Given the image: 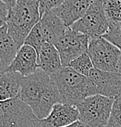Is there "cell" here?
<instances>
[{"mask_svg": "<svg viewBox=\"0 0 121 127\" xmlns=\"http://www.w3.org/2000/svg\"><path fill=\"white\" fill-rule=\"evenodd\" d=\"M57 86L63 104L77 106L83 100L96 95L94 83L70 67H62L50 76Z\"/></svg>", "mask_w": 121, "mask_h": 127, "instance_id": "obj_1", "label": "cell"}, {"mask_svg": "<svg viewBox=\"0 0 121 127\" xmlns=\"http://www.w3.org/2000/svg\"><path fill=\"white\" fill-rule=\"evenodd\" d=\"M40 20L38 0H18L9 10L6 20L8 33L18 49L23 46L26 37Z\"/></svg>", "mask_w": 121, "mask_h": 127, "instance_id": "obj_2", "label": "cell"}, {"mask_svg": "<svg viewBox=\"0 0 121 127\" xmlns=\"http://www.w3.org/2000/svg\"><path fill=\"white\" fill-rule=\"evenodd\" d=\"M114 98L94 95L83 100L77 108L78 120L87 127H105L107 126Z\"/></svg>", "mask_w": 121, "mask_h": 127, "instance_id": "obj_3", "label": "cell"}, {"mask_svg": "<svg viewBox=\"0 0 121 127\" xmlns=\"http://www.w3.org/2000/svg\"><path fill=\"white\" fill-rule=\"evenodd\" d=\"M0 127H41L29 105L18 97L0 101Z\"/></svg>", "mask_w": 121, "mask_h": 127, "instance_id": "obj_4", "label": "cell"}, {"mask_svg": "<svg viewBox=\"0 0 121 127\" xmlns=\"http://www.w3.org/2000/svg\"><path fill=\"white\" fill-rule=\"evenodd\" d=\"M87 53L94 68L103 71L117 72L121 50L103 37L89 39Z\"/></svg>", "mask_w": 121, "mask_h": 127, "instance_id": "obj_5", "label": "cell"}, {"mask_svg": "<svg viewBox=\"0 0 121 127\" xmlns=\"http://www.w3.org/2000/svg\"><path fill=\"white\" fill-rule=\"evenodd\" d=\"M69 28L89 39L103 36L108 30L109 22L104 12L102 0H94L84 16Z\"/></svg>", "mask_w": 121, "mask_h": 127, "instance_id": "obj_6", "label": "cell"}, {"mask_svg": "<svg viewBox=\"0 0 121 127\" xmlns=\"http://www.w3.org/2000/svg\"><path fill=\"white\" fill-rule=\"evenodd\" d=\"M89 42V38L87 35L67 28L64 36L54 46L60 56L62 66H69L72 60L87 53Z\"/></svg>", "mask_w": 121, "mask_h": 127, "instance_id": "obj_7", "label": "cell"}, {"mask_svg": "<svg viewBox=\"0 0 121 127\" xmlns=\"http://www.w3.org/2000/svg\"><path fill=\"white\" fill-rule=\"evenodd\" d=\"M50 82V76L39 68L33 74L22 77L17 97L33 110Z\"/></svg>", "mask_w": 121, "mask_h": 127, "instance_id": "obj_8", "label": "cell"}, {"mask_svg": "<svg viewBox=\"0 0 121 127\" xmlns=\"http://www.w3.org/2000/svg\"><path fill=\"white\" fill-rule=\"evenodd\" d=\"M89 78L94 83L96 95L115 98L120 94L121 76L118 72H108L93 68Z\"/></svg>", "mask_w": 121, "mask_h": 127, "instance_id": "obj_9", "label": "cell"}, {"mask_svg": "<svg viewBox=\"0 0 121 127\" xmlns=\"http://www.w3.org/2000/svg\"><path fill=\"white\" fill-rule=\"evenodd\" d=\"M39 69L38 55L33 47L23 45L16 53L6 71L16 72L22 76H30Z\"/></svg>", "mask_w": 121, "mask_h": 127, "instance_id": "obj_10", "label": "cell"}, {"mask_svg": "<svg viewBox=\"0 0 121 127\" xmlns=\"http://www.w3.org/2000/svg\"><path fill=\"white\" fill-rule=\"evenodd\" d=\"M79 113L77 106L57 103L53 106L50 114L40 119L41 127H64L78 120Z\"/></svg>", "mask_w": 121, "mask_h": 127, "instance_id": "obj_11", "label": "cell"}, {"mask_svg": "<svg viewBox=\"0 0 121 127\" xmlns=\"http://www.w3.org/2000/svg\"><path fill=\"white\" fill-rule=\"evenodd\" d=\"M94 0H64L59 8L53 10V12L63 21L66 27L82 18L89 10Z\"/></svg>", "mask_w": 121, "mask_h": 127, "instance_id": "obj_12", "label": "cell"}, {"mask_svg": "<svg viewBox=\"0 0 121 127\" xmlns=\"http://www.w3.org/2000/svg\"><path fill=\"white\" fill-rule=\"evenodd\" d=\"M40 22L45 40L53 46L64 36L68 28L53 10L45 13Z\"/></svg>", "mask_w": 121, "mask_h": 127, "instance_id": "obj_13", "label": "cell"}, {"mask_svg": "<svg viewBox=\"0 0 121 127\" xmlns=\"http://www.w3.org/2000/svg\"><path fill=\"white\" fill-rule=\"evenodd\" d=\"M38 65L48 76H52L63 67L59 53L53 45L44 43L38 54Z\"/></svg>", "mask_w": 121, "mask_h": 127, "instance_id": "obj_14", "label": "cell"}, {"mask_svg": "<svg viewBox=\"0 0 121 127\" xmlns=\"http://www.w3.org/2000/svg\"><path fill=\"white\" fill-rule=\"evenodd\" d=\"M23 76L16 72H4L0 75V100L4 101L16 98L21 89Z\"/></svg>", "mask_w": 121, "mask_h": 127, "instance_id": "obj_15", "label": "cell"}, {"mask_svg": "<svg viewBox=\"0 0 121 127\" xmlns=\"http://www.w3.org/2000/svg\"><path fill=\"white\" fill-rule=\"evenodd\" d=\"M18 48L8 33V28L0 35V59L7 67L14 60Z\"/></svg>", "mask_w": 121, "mask_h": 127, "instance_id": "obj_16", "label": "cell"}, {"mask_svg": "<svg viewBox=\"0 0 121 127\" xmlns=\"http://www.w3.org/2000/svg\"><path fill=\"white\" fill-rule=\"evenodd\" d=\"M109 23H121V0H102Z\"/></svg>", "mask_w": 121, "mask_h": 127, "instance_id": "obj_17", "label": "cell"}, {"mask_svg": "<svg viewBox=\"0 0 121 127\" xmlns=\"http://www.w3.org/2000/svg\"><path fill=\"white\" fill-rule=\"evenodd\" d=\"M44 43H46V40H45L43 33H42L40 22H39L33 28L32 30L29 32V33L24 40L23 45H27V46L33 47L36 51L37 55H38Z\"/></svg>", "mask_w": 121, "mask_h": 127, "instance_id": "obj_18", "label": "cell"}, {"mask_svg": "<svg viewBox=\"0 0 121 127\" xmlns=\"http://www.w3.org/2000/svg\"><path fill=\"white\" fill-rule=\"evenodd\" d=\"M69 67L73 69L77 73L89 77V72L94 68V65H93V63L89 58V54L84 53L74 60H72L69 64Z\"/></svg>", "mask_w": 121, "mask_h": 127, "instance_id": "obj_19", "label": "cell"}, {"mask_svg": "<svg viewBox=\"0 0 121 127\" xmlns=\"http://www.w3.org/2000/svg\"><path fill=\"white\" fill-rule=\"evenodd\" d=\"M107 127H121V94L113 100Z\"/></svg>", "mask_w": 121, "mask_h": 127, "instance_id": "obj_20", "label": "cell"}, {"mask_svg": "<svg viewBox=\"0 0 121 127\" xmlns=\"http://www.w3.org/2000/svg\"><path fill=\"white\" fill-rule=\"evenodd\" d=\"M102 37L121 50V23H109L108 30Z\"/></svg>", "mask_w": 121, "mask_h": 127, "instance_id": "obj_21", "label": "cell"}, {"mask_svg": "<svg viewBox=\"0 0 121 127\" xmlns=\"http://www.w3.org/2000/svg\"><path fill=\"white\" fill-rule=\"evenodd\" d=\"M64 0H38L40 17L46 12L59 8L64 3Z\"/></svg>", "mask_w": 121, "mask_h": 127, "instance_id": "obj_22", "label": "cell"}, {"mask_svg": "<svg viewBox=\"0 0 121 127\" xmlns=\"http://www.w3.org/2000/svg\"><path fill=\"white\" fill-rule=\"evenodd\" d=\"M8 12L9 8L7 7V5L0 0V27H3L6 24Z\"/></svg>", "mask_w": 121, "mask_h": 127, "instance_id": "obj_23", "label": "cell"}, {"mask_svg": "<svg viewBox=\"0 0 121 127\" xmlns=\"http://www.w3.org/2000/svg\"><path fill=\"white\" fill-rule=\"evenodd\" d=\"M3 3H4L5 4L7 5V7L9 8V10L11 8V7H13L15 4H16V3L18 1V0H1Z\"/></svg>", "mask_w": 121, "mask_h": 127, "instance_id": "obj_24", "label": "cell"}, {"mask_svg": "<svg viewBox=\"0 0 121 127\" xmlns=\"http://www.w3.org/2000/svg\"><path fill=\"white\" fill-rule=\"evenodd\" d=\"M64 127H87V126H85L84 125H83L82 122H80L79 120H77L76 122L72 123V124L69 125V126H64Z\"/></svg>", "mask_w": 121, "mask_h": 127, "instance_id": "obj_25", "label": "cell"}, {"mask_svg": "<svg viewBox=\"0 0 121 127\" xmlns=\"http://www.w3.org/2000/svg\"><path fill=\"white\" fill-rule=\"evenodd\" d=\"M7 69H8V67L2 62V60L0 59V75L4 73V72H6Z\"/></svg>", "mask_w": 121, "mask_h": 127, "instance_id": "obj_26", "label": "cell"}, {"mask_svg": "<svg viewBox=\"0 0 121 127\" xmlns=\"http://www.w3.org/2000/svg\"><path fill=\"white\" fill-rule=\"evenodd\" d=\"M117 72L121 76V54H120V60H119V63H118V71Z\"/></svg>", "mask_w": 121, "mask_h": 127, "instance_id": "obj_27", "label": "cell"}, {"mask_svg": "<svg viewBox=\"0 0 121 127\" xmlns=\"http://www.w3.org/2000/svg\"><path fill=\"white\" fill-rule=\"evenodd\" d=\"M6 29H7V25H6V24H5L4 26H3V27H0V35H1L2 33H3V31H4Z\"/></svg>", "mask_w": 121, "mask_h": 127, "instance_id": "obj_28", "label": "cell"}, {"mask_svg": "<svg viewBox=\"0 0 121 127\" xmlns=\"http://www.w3.org/2000/svg\"><path fill=\"white\" fill-rule=\"evenodd\" d=\"M120 94H121V90H120Z\"/></svg>", "mask_w": 121, "mask_h": 127, "instance_id": "obj_29", "label": "cell"}, {"mask_svg": "<svg viewBox=\"0 0 121 127\" xmlns=\"http://www.w3.org/2000/svg\"><path fill=\"white\" fill-rule=\"evenodd\" d=\"M105 127H107V126H105Z\"/></svg>", "mask_w": 121, "mask_h": 127, "instance_id": "obj_30", "label": "cell"}, {"mask_svg": "<svg viewBox=\"0 0 121 127\" xmlns=\"http://www.w3.org/2000/svg\"><path fill=\"white\" fill-rule=\"evenodd\" d=\"M0 101H1V100H0Z\"/></svg>", "mask_w": 121, "mask_h": 127, "instance_id": "obj_31", "label": "cell"}]
</instances>
